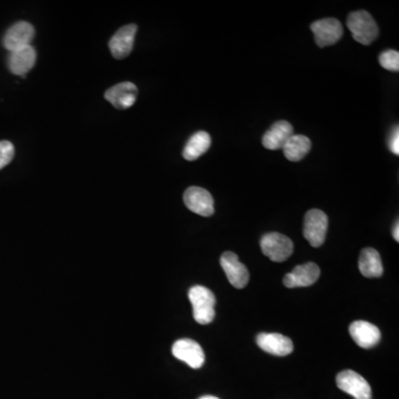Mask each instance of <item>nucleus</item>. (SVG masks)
Returning <instances> with one entry per match:
<instances>
[{"label": "nucleus", "instance_id": "nucleus-20", "mask_svg": "<svg viewBox=\"0 0 399 399\" xmlns=\"http://www.w3.org/2000/svg\"><path fill=\"white\" fill-rule=\"evenodd\" d=\"M211 147V136L205 131L194 133L187 141L183 150V158L187 161H194L203 156Z\"/></svg>", "mask_w": 399, "mask_h": 399}, {"label": "nucleus", "instance_id": "nucleus-3", "mask_svg": "<svg viewBox=\"0 0 399 399\" xmlns=\"http://www.w3.org/2000/svg\"><path fill=\"white\" fill-rule=\"evenodd\" d=\"M260 249L269 260L280 263L291 256L294 244L291 238L280 233H267L260 238Z\"/></svg>", "mask_w": 399, "mask_h": 399}, {"label": "nucleus", "instance_id": "nucleus-24", "mask_svg": "<svg viewBox=\"0 0 399 399\" xmlns=\"http://www.w3.org/2000/svg\"><path fill=\"white\" fill-rule=\"evenodd\" d=\"M393 238L396 240L397 242L399 241V224L398 221H396L395 225L393 227Z\"/></svg>", "mask_w": 399, "mask_h": 399}, {"label": "nucleus", "instance_id": "nucleus-13", "mask_svg": "<svg viewBox=\"0 0 399 399\" xmlns=\"http://www.w3.org/2000/svg\"><path fill=\"white\" fill-rule=\"evenodd\" d=\"M256 342L260 349L275 356H286L294 349L291 338L278 333H260Z\"/></svg>", "mask_w": 399, "mask_h": 399}, {"label": "nucleus", "instance_id": "nucleus-11", "mask_svg": "<svg viewBox=\"0 0 399 399\" xmlns=\"http://www.w3.org/2000/svg\"><path fill=\"white\" fill-rule=\"evenodd\" d=\"M320 275V267L313 262H309V263L296 266L291 272L287 273L284 276L283 283L289 289L306 287V286L316 283Z\"/></svg>", "mask_w": 399, "mask_h": 399}, {"label": "nucleus", "instance_id": "nucleus-14", "mask_svg": "<svg viewBox=\"0 0 399 399\" xmlns=\"http://www.w3.org/2000/svg\"><path fill=\"white\" fill-rule=\"evenodd\" d=\"M105 99L119 110H125L134 105L138 98V88L132 83H121L105 91Z\"/></svg>", "mask_w": 399, "mask_h": 399}, {"label": "nucleus", "instance_id": "nucleus-4", "mask_svg": "<svg viewBox=\"0 0 399 399\" xmlns=\"http://www.w3.org/2000/svg\"><path fill=\"white\" fill-rule=\"evenodd\" d=\"M329 227V218L320 209H311L306 213L304 218V238L313 247H320L325 242L326 232Z\"/></svg>", "mask_w": 399, "mask_h": 399}, {"label": "nucleus", "instance_id": "nucleus-18", "mask_svg": "<svg viewBox=\"0 0 399 399\" xmlns=\"http://www.w3.org/2000/svg\"><path fill=\"white\" fill-rule=\"evenodd\" d=\"M358 269L365 278H380L384 273L380 253L371 247H366L360 252Z\"/></svg>", "mask_w": 399, "mask_h": 399}, {"label": "nucleus", "instance_id": "nucleus-19", "mask_svg": "<svg viewBox=\"0 0 399 399\" xmlns=\"http://www.w3.org/2000/svg\"><path fill=\"white\" fill-rule=\"evenodd\" d=\"M282 149L284 156L289 161L298 162L309 154L311 149V141L307 136L302 134H293Z\"/></svg>", "mask_w": 399, "mask_h": 399}, {"label": "nucleus", "instance_id": "nucleus-5", "mask_svg": "<svg viewBox=\"0 0 399 399\" xmlns=\"http://www.w3.org/2000/svg\"><path fill=\"white\" fill-rule=\"evenodd\" d=\"M336 384L340 391H345L355 399H371V386L356 371L351 369L340 371L337 375Z\"/></svg>", "mask_w": 399, "mask_h": 399}, {"label": "nucleus", "instance_id": "nucleus-9", "mask_svg": "<svg viewBox=\"0 0 399 399\" xmlns=\"http://www.w3.org/2000/svg\"><path fill=\"white\" fill-rule=\"evenodd\" d=\"M220 262L229 283L232 284L235 289H244L247 285L249 273L247 266L238 260V255L233 252H224Z\"/></svg>", "mask_w": 399, "mask_h": 399}, {"label": "nucleus", "instance_id": "nucleus-12", "mask_svg": "<svg viewBox=\"0 0 399 399\" xmlns=\"http://www.w3.org/2000/svg\"><path fill=\"white\" fill-rule=\"evenodd\" d=\"M138 27L134 23L125 25L120 28L114 37L109 41V48L111 54L116 59H123L131 54L134 45V38H136Z\"/></svg>", "mask_w": 399, "mask_h": 399}, {"label": "nucleus", "instance_id": "nucleus-7", "mask_svg": "<svg viewBox=\"0 0 399 399\" xmlns=\"http://www.w3.org/2000/svg\"><path fill=\"white\" fill-rule=\"evenodd\" d=\"M172 354L194 369L201 368L205 360V355L200 344L189 338L176 340L172 346Z\"/></svg>", "mask_w": 399, "mask_h": 399}, {"label": "nucleus", "instance_id": "nucleus-2", "mask_svg": "<svg viewBox=\"0 0 399 399\" xmlns=\"http://www.w3.org/2000/svg\"><path fill=\"white\" fill-rule=\"evenodd\" d=\"M347 27L354 40L364 45H371L380 34L374 18L365 10L351 12L347 17Z\"/></svg>", "mask_w": 399, "mask_h": 399}, {"label": "nucleus", "instance_id": "nucleus-21", "mask_svg": "<svg viewBox=\"0 0 399 399\" xmlns=\"http://www.w3.org/2000/svg\"><path fill=\"white\" fill-rule=\"evenodd\" d=\"M380 63L386 70L397 72L399 70V54L396 50H386L380 54Z\"/></svg>", "mask_w": 399, "mask_h": 399}, {"label": "nucleus", "instance_id": "nucleus-22", "mask_svg": "<svg viewBox=\"0 0 399 399\" xmlns=\"http://www.w3.org/2000/svg\"><path fill=\"white\" fill-rule=\"evenodd\" d=\"M14 156V147L12 142L0 141V170L12 162Z\"/></svg>", "mask_w": 399, "mask_h": 399}, {"label": "nucleus", "instance_id": "nucleus-1", "mask_svg": "<svg viewBox=\"0 0 399 399\" xmlns=\"http://www.w3.org/2000/svg\"><path fill=\"white\" fill-rule=\"evenodd\" d=\"M189 300L193 307V317L201 325H207L216 317V295L204 286L196 285L189 291Z\"/></svg>", "mask_w": 399, "mask_h": 399}, {"label": "nucleus", "instance_id": "nucleus-15", "mask_svg": "<svg viewBox=\"0 0 399 399\" xmlns=\"http://www.w3.org/2000/svg\"><path fill=\"white\" fill-rule=\"evenodd\" d=\"M349 334L362 349H371L380 340V331L377 326L365 320H356L349 325Z\"/></svg>", "mask_w": 399, "mask_h": 399}, {"label": "nucleus", "instance_id": "nucleus-10", "mask_svg": "<svg viewBox=\"0 0 399 399\" xmlns=\"http://www.w3.org/2000/svg\"><path fill=\"white\" fill-rule=\"evenodd\" d=\"M34 36V25L27 21H19L7 30L6 34L3 36V45L9 52H12L30 45Z\"/></svg>", "mask_w": 399, "mask_h": 399}, {"label": "nucleus", "instance_id": "nucleus-8", "mask_svg": "<svg viewBox=\"0 0 399 399\" xmlns=\"http://www.w3.org/2000/svg\"><path fill=\"white\" fill-rule=\"evenodd\" d=\"M187 209L201 216H211L214 213V200L209 191L202 187H191L183 196Z\"/></svg>", "mask_w": 399, "mask_h": 399}, {"label": "nucleus", "instance_id": "nucleus-16", "mask_svg": "<svg viewBox=\"0 0 399 399\" xmlns=\"http://www.w3.org/2000/svg\"><path fill=\"white\" fill-rule=\"evenodd\" d=\"M36 59L37 54L32 45L12 51L8 57L9 70L14 74L25 78V74L34 68Z\"/></svg>", "mask_w": 399, "mask_h": 399}, {"label": "nucleus", "instance_id": "nucleus-6", "mask_svg": "<svg viewBox=\"0 0 399 399\" xmlns=\"http://www.w3.org/2000/svg\"><path fill=\"white\" fill-rule=\"evenodd\" d=\"M311 30L314 34L315 43L320 48L335 45L344 34L342 23L335 18H325L314 21L311 25Z\"/></svg>", "mask_w": 399, "mask_h": 399}, {"label": "nucleus", "instance_id": "nucleus-25", "mask_svg": "<svg viewBox=\"0 0 399 399\" xmlns=\"http://www.w3.org/2000/svg\"><path fill=\"white\" fill-rule=\"evenodd\" d=\"M198 399H220V398H218V397L214 396H209V395H207V396H202L201 398Z\"/></svg>", "mask_w": 399, "mask_h": 399}, {"label": "nucleus", "instance_id": "nucleus-17", "mask_svg": "<svg viewBox=\"0 0 399 399\" xmlns=\"http://www.w3.org/2000/svg\"><path fill=\"white\" fill-rule=\"evenodd\" d=\"M293 132H294V129L289 122L280 120V121L275 122L274 125L266 131L262 139V143L264 147L269 150H278V149H282L287 140L293 136Z\"/></svg>", "mask_w": 399, "mask_h": 399}, {"label": "nucleus", "instance_id": "nucleus-23", "mask_svg": "<svg viewBox=\"0 0 399 399\" xmlns=\"http://www.w3.org/2000/svg\"><path fill=\"white\" fill-rule=\"evenodd\" d=\"M389 149L393 154H399V130L398 127H393L391 132V139H389Z\"/></svg>", "mask_w": 399, "mask_h": 399}]
</instances>
